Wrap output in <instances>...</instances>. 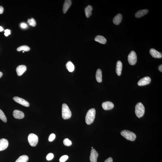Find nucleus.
Wrapping results in <instances>:
<instances>
[{
  "label": "nucleus",
  "mask_w": 162,
  "mask_h": 162,
  "mask_svg": "<svg viewBox=\"0 0 162 162\" xmlns=\"http://www.w3.org/2000/svg\"><path fill=\"white\" fill-rule=\"evenodd\" d=\"M96 111L95 108H93L89 110L86 114L85 121L87 125H90L94 121L96 116Z\"/></svg>",
  "instance_id": "nucleus-1"
},
{
  "label": "nucleus",
  "mask_w": 162,
  "mask_h": 162,
  "mask_svg": "<svg viewBox=\"0 0 162 162\" xmlns=\"http://www.w3.org/2000/svg\"><path fill=\"white\" fill-rule=\"evenodd\" d=\"M72 116V112L68 106L66 104H63L62 107V116L64 119H68Z\"/></svg>",
  "instance_id": "nucleus-2"
},
{
  "label": "nucleus",
  "mask_w": 162,
  "mask_h": 162,
  "mask_svg": "<svg viewBox=\"0 0 162 162\" xmlns=\"http://www.w3.org/2000/svg\"><path fill=\"white\" fill-rule=\"evenodd\" d=\"M135 112L138 117L140 118L143 116L145 113V107L141 103L139 102L136 104Z\"/></svg>",
  "instance_id": "nucleus-3"
},
{
  "label": "nucleus",
  "mask_w": 162,
  "mask_h": 162,
  "mask_svg": "<svg viewBox=\"0 0 162 162\" xmlns=\"http://www.w3.org/2000/svg\"><path fill=\"white\" fill-rule=\"evenodd\" d=\"M121 134L127 140L131 141H134L136 139V135L135 134L132 132L127 130H124L122 131L121 132Z\"/></svg>",
  "instance_id": "nucleus-4"
},
{
  "label": "nucleus",
  "mask_w": 162,
  "mask_h": 162,
  "mask_svg": "<svg viewBox=\"0 0 162 162\" xmlns=\"http://www.w3.org/2000/svg\"><path fill=\"white\" fill-rule=\"evenodd\" d=\"M28 140L29 143L32 146H35L37 144L38 142V137L36 135L31 133L28 136Z\"/></svg>",
  "instance_id": "nucleus-5"
},
{
  "label": "nucleus",
  "mask_w": 162,
  "mask_h": 162,
  "mask_svg": "<svg viewBox=\"0 0 162 162\" xmlns=\"http://www.w3.org/2000/svg\"><path fill=\"white\" fill-rule=\"evenodd\" d=\"M137 56L135 51H132L128 56V61L131 65H135L137 61Z\"/></svg>",
  "instance_id": "nucleus-6"
},
{
  "label": "nucleus",
  "mask_w": 162,
  "mask_h": 162,
  "mask_svg": "<svg viewBox=\"0 0 162 162\" xmlns=\"http://www.w3.org/2000/svg\"><path fill=\"white\" fill-rule=\"evenodd\" d=\"M13 99L16 102L21 104V105L24 106L26 107L29 106V103L23 98L16 96L14 97Z\"/></svg>",
  "instance_id": "nucleus-7"
},
{
  "label": "nucleus",
  "mask_w": 162,
  "mask_h": 162,
  "mask_svg": "<svg viewBox=\"0 0 162 162\" xmlns=\"http://www.w3.org/2000/svg\"><path fill=\"white\" fill-rule=\"evenodd\" d=\"M151 79L149 77H145L140 79L138 82L139 86H143L149 84L151 82Z\"/></svg>",
  "instance_id": "nucleus-8"
},
{
  "label": "nucleus",
  "mask_w": 162,
  "mask_h": 162,
  "mask_svg": "<svg viewBox=\"0 0 162 162\" xmlns=\"http://www.w3.org/2000/svg\"><path fill=\"white\" fill-rule=\"evenodd\" d=\"M98 154L96 150L92 149L91 152L90 160L91 162H97Z\"/></svg>",
  "instance_id": "nucleus-9"
},
{
  "label": "nucleus",
  "mask_w": 162,
  "mask_h": 162,
  "mask_svg": "<svg viewBox=\"0 0 162 162\" xmlns=\"http://www.w3.org/2000/svg\"><path fill=\"white\" fill-rule=\"evenodd\" d=\"M9 142L7 139L2 138L0 140V151L4 150L8 147Z\"/></svg>",
  "instance_id": "nucleus-10"
},
{
  "label": "nucleus",
  "mask_w": 162,
  "mask_h": 162,
  "mask_svg": "<svg viewBox=\"0 0 162 162\" xmlns=\"http://www.w3.org/2000/svg\"><path fill=\"white\" fill-rule=\"evenodd\" d=\"M102 106L103 109L105 110H111L114 107V104L113 103L109 101H106L103 103Z\"/></svg>",
  "instance_id": "nucleus-11"
},
{
  "label": "nucleus",
  "mask_w": 162,
  "mask_h": 162,
  "mask_svg": "<svg viewBox=\"0 0 162 162\" xmlns=\"http://www.w3.org/2000/svg\"><path fill=\"white\" fill-rule=\"evenodd\" d=\"M13 116L15 118L21 119L25 117V114L23 112L19 110H15L13 112Z\"/></svg>",
  "instance_id": "nucleus-12"
},
{
  "label": "nucleus",
  "mask_w": 162,
  "mask_h": 162,
  "mask_svg": "<svg viewBox=\"0 0 162 162\" xmlns=\"http://www.w3.org/2000/svg\"><path fill=\"white\" fill-rule=\"evenodd\" d=\"M150 53L152 57L156 58H161L162 57V55L161 53L158 52L155 49L151 48L150 50Z\"/></svg>",
  "instance_id": "nucleus-13"
},
{
  "label": "nucleus",
  "mask_w": 162,
  "mask_h": 162,
  "mask_svg": "<svg viewBox=\"0 0 162 162\" xmlns=\"http://www.w3.org/2000/svg\"><path fill=\"white\" fill-rule=\"evenodd\" d=\"M27 70L26 66L24 65H21L18 66L16 69L17 73L19 76H21Z\"/></svg>",
  "instance_id": "nucleus-14"
},
{
  "label": "nucleus",
  "mask_w": 162,
  "mask_h": 162,
  "mask_svg": "<svg viewBox=\"0 0 162 162\" xmlns=\"http://www.w3.org/2000/svg\"><path fill=\"white\" fill-rule=\"evenodd\" d=\"M71 5H72V1L70 0H66V1H65L63 7V13L64 14L66 13Z\"/></svg>",
  "instance_id": "nucleus-15"
},
{
  "label": "nucleus",
  "mask_w": 162,
  "mask_h": 162,
  "mask_svg": "<svg viewBox=\"0 0 162 162\" xmlns=\"http://www.w3.org/2000/svg\"><path fill=\"white\" fill-rule=\"evenodd\" d=\"M122 68V64L121 62L118 61L116 63V71L117 75L119 76L121 74Z\"/></svg>",
  "instance_id": "nucleus-16"
},
{
  "label": "nucleus",
  "mask_w": 162,
  "mask_h": 162,
  "mask_svg": "<svg viewBox=\"0 0 162 162\" xmlns=\"http://www.w3.org/2000/svg\"><path fill=\"white\" fill-rule=\"evenodd\" d=\"M122 16L120 14H118L114 17L113 19V23L116 25H119L121 22Z\"/></svg>",
  "instance_id": "nucleus-17"
},
{
  "label": "nucleus",
  "mask_w": 162,
  "mask_h": 162,
  "mask_svg": "<svg viewBox=\"0 0 162 162\" xmlns=\"http://www.w3.org/2000/svg\"><path fill=\"white\" fill-rule=\"evenodd\" d=\"M95 40L100 43L104 44L106 42V39L104 36L100 35L97 36L95 39Z\"/></svg>",
  "instance_id": "nucleus-18"
},
{
  "label": "nucleus",
  "mask_w": 162,
  "mask_h": 162,
  "mask_svg": "<svg viewBox=\"0 0 162 162\" xmlns=\"http://www.w3.org/2000/svg\"><path fill=\"white\" fill-rule=\"evenodd\" d=\"M148 12V10L147 9L139 10L135 13V17L137 18L141 17L146 14Z\"/></svg>",
  "instance_id": "nucleus-19"
},
{
  "label": "nucleus",
  "mask_w": 162,
  "mask_h": 162,
  "mask_svg": "<svg viewBox=\"0 0 162 162\" xmlns=\"http://www.w3.org/2000/svg\"><path fill=\"white\" fill-rule=\"evenodd\" d=\"M96 78L98 82L101 83L102 81V72L100 69H98L97 70L96 74Z\"/></svg>",
  "instance_id": "nucleus-20"
},
{
  "label": "nucleus",
  "mask_w": 162,
  "mask_h": 162,
  "mask_svg": "<svg viewBox=\"0 0 162 162\" xmlns=\"http://www.w3.org/2000/svg\"><path fill=\"white\" fill-rule=\"evenodd\" d=\"M92 10H93V7L90 5L88 6L85 9L86 16L87 18H89L90 16H91L92 14L91 11Z\"/></svg>",
  "instance_id": "nucleus-21"
},
{
  "label": "nucleus",
  "mask_w": 162,
  "mask_h": 162,
  "mask_svg": "<svg viewBox=\"0 0 162 162\" xmlns=\"http://www.w3.org/2000/svg\"><path fill=\"white\" fill-rule=\"evenodd\" d=\"M66 67L67 69L69 72H72L75 69V66L72 62L69 61L66 64Z\"/></svg>",
  "instance_id": "nucleus-22"
},
{
  "label": "nucleus",
  "mask_w": 162,
  "mask_h": 162,
  "mask_svg": "<svg viewBox=\"0 0 162 162\" xmlns=\"http://www.w3.org/2000/svg\"><path fill=\"white\" fill-rule=\"evenodd\" d=\"M28 159L29 158L28 156L22 155L15 162H27L28 161Z\"/></svg>",
  "instance_id": "nucleus-23"
},
{
  "label": "nucleus",
  "mask_w": 162,
  "mask_h": 162,
  "mask_svg": "<svg viewBox=\"0 0 162 162\" xmlns=\"http://www.w3.org/2000/svg\"><path fill=\"white\" fill-rule=\"evenodd\" d=\"M30 48L27 45H23L19 47L17 49V50L18 51H30Z\"/></svg>",
  "instance_id": "nucleus-24"
},
{
  "label": "nucleus",
  "mask_w": 162,
  "mask_h": 162,
  "mask_svg": "<svg viewBox=\"0 0 162 162\" xmlns=\"http://www.w3.org/2000/svg\"><path fill=\"white\" fill-rule=\"evenodd\" d=\"M0 119L2 120L3 122H5V123L7 122V117H6V116L4 112L1 109H0Z\"/></svg>",
  "instance_id": "nucleus-25"
},
{
  "label": "nucleus",
  "mask_w": 162,
  "mask_h": 162,
  "mask_svg": "<svg viewBox=\"0 0 162 162\" xmlns=\"http://www.w3.org/2000/svg\"><path fill=\"white\" fill-rule=\"evenodd\" d=\"M28 23L32 27H35L36 25V23L35 20L33 18L28 19Z\"/></svg>",
  "instance_id": "nucleus-26"
},
{
  "label": "nucleus",
  "mask_w": 162,
  "mask_h": 162,
  "mask_svg": "<svg viewBox=\"0 0 162 162\" xmlns=\"http://www.w3.org/2000/svg\"><path fill=\"white\" fill-rule=\"evenodd\" d=\"M63 143L65 146H69L72 145V142L68 138H66L63 140Z\"/></svg>",
  "instance_id": "nucleus-27"
},
{
  "label": "nucleus",
  "mask_w": 162,
  "mask_h": 162,
  "mask_svg": "<svg viewBox=\"0 0 162 162\" xmlns=\"http://www.w3.org/2000/svg\"><path fill=\"white\" fill-rule=\"evenodd\" d=\"M69 157L67 155H64L60 157L59 161L60 162H65L68 159Z\"/></svg>",
  "instance_id": "nucleus-28"
},
{
  "label": "nucleus",
  "mask_w": 162,
  "mask_h": 162,
  "mask_svg": "<svg viewBox=\"0 0 162 162\" xmlns=\"http://www.w3.org/2000/svg\"><path fill=\"white\" fill-rule=\"evenodd\" d=\"M54 157V154L52 153H48L46 156V159L48 161H50L53 159Z\"/></svg>",
  "instance_id": "nucleus-29"
},
{
  "label": "nucleus",
  "mask_w": 162,
  "mask_h": 162,
  "mask_svg": "<svg viewBox=\"0 0 162 162\" xmlns=\"http://www.w3.org/2000/svg\"><path fill=\"white\" fill-rule=\"evenodd\" d=\"M55 135L53 133H52L49 136V138H48V140L50 142L52 141L55 139Z\"/></svg>",
  "instance_id": "nucleus-30"
},
{
  "label": "nucleus",
  "mask_w": 162,
  "mask_h": 162,
  "mask_svg": "<svg viewBox=\"0 0 162 162\" xmlns=\"http://www.w3.org/2000/svg\"><path fill=\"white\" fill-rule=\"evenodd\" d=\"M11 31L9 29H7L5 31L4 35L6 36H7L9 35L10 34Z\"/></svg>",
  "instance_id": "nucleus-31"
},
{
  "label": "nucleus",
  "mask_w": 162,
  "mask_h": 162,
  "mask_svg": "<svg viewBox=\"0 0 162 162\" xmlns=\"http://www.w3.org/2000/svg\"><path fill=\"white\" fill-rule=\"evenodd\" d=\"M21 28L23 29H25L27 28V25L25 23H22L21 24Z\"/></svg>",
  "instance_id": "nucleus-32"
},
{
  "label": "nucleus",
  "mask_w": 162,
  "mask_h": 162,
  "mask_svg": "<svg viewBox=\"0 0 162 162\" xmlns=\"http://www.w3.org/2000/svg\"><path fill=\"white\" fill-rule=\"evenodd\" d=\"M104 162H113V159L111 157H110L106 160Z\"/></svg>",
  "instance_id": "nucleus-33"
},
{
  "label": "nucleus",
  "mask_w": 162,
  "mask_h": 162,
  "mask_svg": "<svg viewBox=\"0 0 162 162\" xmlns=\"http://www.w3.org/2000/svg\"><path fill=\"white\" fill-rule=\"evenodd\" d=\"M4 9L2 6H0V14H2L4 12Z\"/></svg>",
  "instance_id": "nucleus-34"
},
{
  "label": "nucleus",
  "mask_w": 162,
  "mask_h": 162,
  "mask_svg": "<svg viewBox=\"0 0 162 162\" xmlns=\"http://www.w3.org/2000/svg\"><path fill=\"white\" fill-rule=\"evenodd\" d=\"M158 69L160 71V72H162V65H160L158 67Z\"/></svg>",
  "instance_id": "nucleus-35"
},
{
  "label": "nucleus",
  "mask_w": 162,
  "mask_h": 162,
  "mask_svg": "<svg viewBox=\"0 0 162 162\" xmlns=\"http://www.w3.org/2000/svg\"><path fill=\"white\" fill-rule=\"evenodd\" d=\"M4 30V29L1 26H0V32H1L3 31Z\"/></svg>",
  "instance_id": "nucleus-36"
},
{
  "label": "nucleus",
  "mask_w": 162,
  "mask_h": 162,
  "mask_svg": "<svg viewBox=\"0 0 162 162\" xmlns=\"http://www.w3.org/2000/svg\"><path fill=\"white\" fill-rule=\"evenodd\" d=\"M3 75V73L2 72H0V78H1V77H2Z\"/></svg>",
  "instance_id": "nucleus-37"
},
{
  "label": "nucleus",
  "mask_w": 162,
  "mask_h": 162,
  "mask_svg": "<svg viewBox=\"0 0 162 162\" xmlns=\"http://www.w3.org/2000/svg\"><path fill=\"white\" fill-rule=\"evenodd\" d=\"M91 148H92V149H93V147H92Z\"/></svg>",
  "instance_id": "nucleus-38"
},
{
  "label": "nucleus",
  "mask_w": 162,
  "mask_h": 162,
  "mask_svg": "<svg viewBox=\"0 0 162 162\" xmlns=\"http://www.w3.org/2000/svg\"><path fill=\"white\" fill-rule=\"evenodd\" d=\"M23 53H24V51H23Z\"/></svg>",
  "instance_id": "nucleus-39"
}]
</instances>
